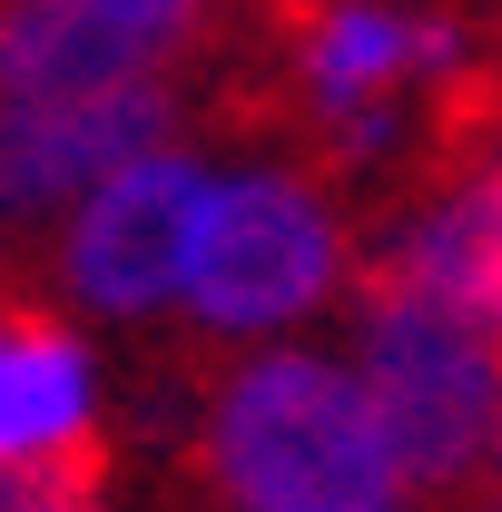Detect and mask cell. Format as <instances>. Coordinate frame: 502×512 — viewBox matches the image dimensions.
I'll list each match as a JSON object with an SVG mask.
<instances>
[{
    "instance_id": "obj_7",
    "label": "cell",
    "mask_w": 502,
    "mask_h": 512,
    "mask_svg": "<svg viewBox=\"0 0 502 512\" xmlns=\"http://www.w3.org/2000/svg\"><path fill=\"white\" fill-rule=\"evenodd\" d=\"M365 266H394L404 286H424V296H443V306H463V316H483L502 335V158L473 168V178H453V188H443L394 247H375Z\"/></svg>"
},
{
    "instance_id": "obj_2",
    "label": "cell",
    "mask_w": 502,
    "mask_h": 512,
    "mask_svg": "<svg viewBox=\"0 0 502 512\" xmlns=\"http://www.w3.org/2000/svg\"><path fill=\"white\" fill-rule=\"evenodd\" d=\"M365 316V394L384 414V444L414 503H463L483 453H493V404H502V345L483 316L404 286L394 266L355 276Z\"/></svg>"
},
{
    "instance_id": "obj_11",
    "label": "cell",
    "mask_w": 502,
    "mask_h": 512,
    "mask_svg": "<svg viewBox=\"0 0 502 512\" xmlns=\"http://www.w3.org/2000/svg\"><path fill=\"white\" fill-rule=\"evenodd\" d=\"M493 463H502V404H493Z\"/></svg>"
},
{
    "instance_id": "obj_1",
    "label": "cell",
    "mask_w": 502,
    "mask_h": 512,
    "mask_svg": "<svg viewBox=\"0 0 502 512\" xmlns=\"http://www.w3.org/2000/svg\"><path fill=\"white\" fill-rule=\"evenodd\" d=\"M207 483L227 512H404L375 394L315 355H256L217 384Z\"/></svg>"
},
{
    "instance_id": "obj_3",
    "label": "cell",
    "mask_w": 502,
    "mask_h": 512,
    "mask_svg": "<svg viewBox=\"0 0 502 512\" xmlns=\"http://www.w3.org/2000/svg\"><path fill=\"white\" fill-rule=\"evenodd\" d=\"M345 237L325 217V197L306 178H276L247 168L227 188H207L197 217V256H188V306L207 335H266V325H296L335 286Z\"/></svg>"
},
{
    "instance_id": "obj_6",
    "label": "cell",
    "mask_w": 502,
    "mask_h": 512,
    "mask_svg": "<svg viewBox=\"0 0 502 512\" xmlns=\"http://www.w3.org/2000/svg\"><path fill=\"white\" fill-rule=\"evenodd\" d=\"M188 30H148L109 0H0V99H99L168 79Z\"/></svg>"
},
{
    "instance_id": "obj_10",
    "label": "cell",
    "mask_w": 502,
    "mask_h": 512,
    "mask_svg": "<svg viewBox=\"0 0 502 512\" xmlns=\"http://www.w3.org/2000/svg\"><path fill=\"white\" fill-rule=\"evenodd\" d=\"M109 10L148 20V30H197V10H207V0H109Z\"/></svg>"
},
{
    "instance_id": "obj_4",
    "label": "cell",
    "mask_w": 502,
    "mask_h": 512,
    "mask_svg": "<svg viewBox=\"0 0 502 512\" xmlns=\"http://www.w3.org/2000/svg\"><path fill=\"white\" fill-rule=\"evenodd\" d=\"M197 217H207V168L197 158L148 148V158L109 168L79 207V227H69V286L99 316H158L188 286Z\"/></svg>"
},
{
    "instance_id": "obj_9",
    "label": "cell",
    "mask_w": 502,
    "mask_h": 512,
    "mask_svg": "<svg viewBox=\"0 0 502 512\" xmlns=\"http://www.w3.org/2000/svg\"><path fill=\"white\" fill-rule=\"evenodd\" d=\"M109 473H119V453L99 424L30 453H0V512H109Z\"/></svg>"
},
{
    "instance_id": "obj_8",
    "label": "cell",
    "mask_w": 502,
    "mask_h": 512,
    "mask_svg": "<svg viewBox=\"0 0 502 512\" xmlns=\"http://www.w3.org/2000/svg\"><path fill=\"white\" fill-rule=\"evenodd\" d=\"M89 434V355L50 306L0 296V453Z\"/></svg>"
},
{
    "instance_id": "obj_5",
    "label": "cell",
    "mask_w": 502,
    "mask_h": 512,
    "mask_svg": "<svg viewBox=\"0 0 502 512\" xmlns=\"http://www.w3.org/2000/svg\"><path fill=\"white\" fill-rule=\"evenodd\" d=\"M168 128H178L168 79H128V89H99V99H0V217L69 207L109 168L168 148Z\"/></svg>"
}]
</instances>
